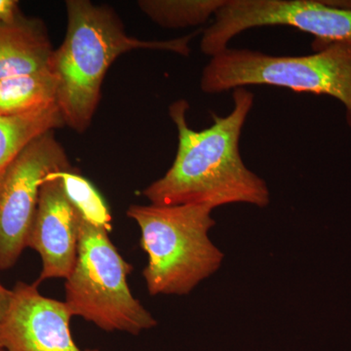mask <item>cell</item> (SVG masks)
Returning <instances> with one entry per match:
<instances>
[{"label": "cell", "instance_id": "cell-15", "mask_svg": "<svg viewBox=\"0 0 351 351\" xmlns=\"http://www.w3.org/2000/svg\"><path fill=\"white\" fill-rule=\"evenodd\" d=\"M22 17L19 2L16 0H0V24H13Z\"/></svg>", "mask_w": 351, "mask_h": 351}, {"label": "cell", "instance_id": "cell-9", "mask_svg": "<svg viewBox=\"0 0 351 351\" xmlns=\"http://www.w3.org/2000/svg\"><path fill=\"white\" fill-rule=\"evenodd\" d=\"M60 172V171H59ZM82 216L64 193L56 176L44 180L27 247L40 255L43 270L36 284L71 276L77 257Z\"/></svg>", "mask_w": 351, "mask_h": 351}, {"label": "cell", "instance_id": "cell-8", "mask_svg": "<svg viewBox=\"0 0 351 351\" xmlns=\"http://www.w3.org/2000/svg\"><path fill=\"white\" fill-rule=\"evenodd\" d=\"M66 302L44 297L38 284L18 282L0 321V346L6 351H100L78 348Z\"/></svg>", "mask_w": 351, "mask_h": 351}, {"label": "cell", "instance_id": "cell-12", "mask_svg": "<svg viewBox=\"0 0 351 351\" xmlns=\"http://www.w3.org/2000/svg\"><path fill=\"white\" fill-rule=\"evenodd\" d=\"M57 80L49 69L0 80V117H14L55 105Z\"/></svg>", "mask_w": 351, "mask_h": 351}, {"label": "cell", "instance_id": "cell-6", "mask_svg": "<svg viewBox=\"0 0 351 351\" xmlns=\"http://www.w3.org/2000/svg\"><path fill=\"white\" fill-rule=\"evenodd\" d=\"M269 25H287L313 36L314 51L332 43L351 44V1L226 0L202 31L201 52L213 57L241 32Z\"/></svg>", "mask_w": 351, "mask_h": 351}, {"label": "cell", "instance_id": "cell-5", "mask_svg": "<svg viewBox=\"0 0 351 351\" xmlns=\"http://www.w3.org/2000/svg\"><path fill=\"white\" fill-rule=\"evenodd\" d=\"M108 230L82 218L77 257L66 279V302L73 316L107 332L138 335L157 321L132 294L127 277L133 265L120 255Z\"/></svg>", "mask_w": 351, "mask_h": 351}, {"label": "cell", "instance_id": "cell-1", "mask_svg": "<svg viewBox=\"0 0 351 351\" xmlns=\"http://www.w3.org/2000/svg\"><path fill=\"white\" fill-rule=\"evenodd\" d=\"M232 101V112L225 117L213 113V124L200 131L189 125L188 101L180 99L170 106L178 131L177 154L165 175L143 191L151 204H199L213 209L237 203L260 208L269 204L267 182L245 165L239 149L255 95L246 87L237 88Z\"/></svg>", "mask_w": 351, "mask_h": 351}, {"label": "cell", "instance_id": "cell-4", "mask_svg": "<svg viewBox=\"0 0 351 351\" xmlns=\"http://www.w3.org/2000/svg\"><path fill=\"white\" fill-rule=\"evenodd\" d=\"M252 85L326 95L346 108L351 128V44L332 43L306 56H271L261 51L226 48L211 57L200 78L201 91L219 94Z\"/></svg>", "mask_w": 351, "mask_h": 351}, {"label": "cell", "instance_id": "cell-16", "mask_svg": "<svg viewBox=\"0 0 351 351\" xmlns=\"http://www.w3.org/2000/svg\"><path fill=\"white\" fill-rule=\"evenodd\" d=\"M11 299V290L4 287L1 283H0V321L3 317L4 313H5L7 307L9 306Z\"/></svg>", "mask_w": 351, "mask_h": 351}, {"label": "cell", "instance_id": "cell-17", "mask_svg": "<svg viewBox=\"0 0 351 351\" xmlns=\"http://www.w3.org/2000/svg\"><path fill=\"white\" fill-rule=\"evenodd\" d=\"M0 351H6L5 350H4L3 348H2L1 346H0Z\"/></svg>", "mask_w": 351, "mask_h": 351}, {"label": "cell", "instance_id": "cell-13", "mask_svg": "<svg viewBox=\"0 0 351 351\" xmlns=\"http://www.w3.org/2000/svg\"><path fill=\"white\" fill-rule=\"evenodd\" d=\"M226 0H140L138 8L164 29H184L206 23Z\"/></svg>", "mask_w": 351, "mask_h": 351}, {"label": "cell", "instance_id": "cell-2", "mask_svg": "<svg viewBox=\"0 0 351 351\" xmlns=\"http://www.w3.org/2000/svg\"><path fill=\"white\" fill-rule=\"evenodd\" d=\"M66 8V36L53 51L49 68L57 80L56 104L64 125L77 133L91 125L105 76L121 55L135 49H152L188 57L191 41L202 32L169 40H142L129 36L110 7L89 0H68Z\"/></svg>", "mask_w": 351, "mask_h": 351}, {"label": "cell", "instance_id": "cell-14", "mask_svg": "<svg viewBox=\"0 0 351 351\" xmlns=\"http://www.w3.org/2000/svg\"><path fill=\"white\" fill-rule=\"evenodd\" d=\"M56 176L63 186L64 193L82 218L95 226L112 230V214L101 193L86 178L73 170L60 171Z\"/></svg>", "mask_w": 351, "mask_h": 351}, {"label": "cell", "instance_id": "cell-10", "mask_svg": "<svg viewBox=\"0 0 351 351\" xmlns=\"http://www.w3.org/2000/svg\"><path fill=\"white\" fill-rule=\"evenodd\" d=\"M53 51L41 21L0 24V80L49 69Z\"/></svg>", "mask_w": 351, "mask_h": 351}, {"label": "cell", "instance_id": "cell-7", "mask_svg": "<svg viewBox=\"0 0 351 351\" xmlns=\"http://www.w3.org/2000/svg\"><path fill=\"white\" fill-rule=\"evenodd\" d=\"M69 170V157L52 131L27 145L0 175V270L12 267L27 247L45 178Z\"/></svg>", "mask_w": 351, "mask_h": 351}, {"label": "cell", "instance_id": "cell-3", "mask_svg": "<svg viewBox=\"0 0 351 351\" xmlns=\"http://www.w3.org/2000/svg\"><path fill=\"white\" fill-rule=\"evenodd\" d=\"M207 205H131L127 216L141 230L147 255L143 271L152 295H188L223 263V252L209 239L216 221Z\"/></svg>", "mask_w": 351, "mask_h": 351}, {"label": "cell", "instance_id": "cell-11", "mask_svg": "<svg viewBox=\"0 0 351 351\" xmlns=\"http://www.w3.org/2000/svg\"><path fill=\"white\" fill-rule=\"evenodd\" d=\"M63 126L57 104L25 114L0 117V175L34 140Z\"/></svg>", "mask_w": 351, "mask_h": 351}]
</instances>
